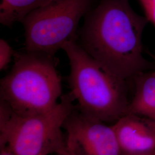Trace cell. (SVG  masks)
I'll return each mask as SVG.
<instances>
[{
  "mask_svg": "<svg viewBox=\"0 0 155 155\" xmlns=\"http://www.w3.org/2000/svg\"><path fill=\"white\" fill-rule=\"evenodd\" d=\"M148 21L133 11L129 0H98L84 17L76 41L127 81L150 68L143 55L142 37Z\"/></svg>",
  "mask_w": 155,
  "mask_h": 155,
  "instance_id": "6da1fadb",
  "label": "cell"
},
{
  "mask_svg": "<svg viewBox=\"0 0 155 155\" xmlns=\"http://www.w3.org/2000/svg\"><path fill=\"white\" fill-rule=\"evenodd\" d=\"M61 49L69 60L70 93L79 110L105 123H115L128 114L127 81L89 55L76 41Z\"/></svg>",
  "mask_w": 155,
  "mask_h": 155,
  "instance_id": "7a4b0ae2",
  "label": "cell"
},
{
  "mask_svg": "<svg viewBox=\"0 0 155 155\" xmlns=\"http://www.w3.org/2000/svg\"><path fill=\"white\" fill-rule=\"evenodd\" d=\"M11 71L1 79L0 97L18 115L29 116L51 110L62 96L61 78L54 55L15 52Z\"/></svg>",
  "mask_w": 155,
  "mask_h": 155,
  "instance_id": "3957f363",
  "label": "cell"
},
{
  "mask_svg": "<svg viewBox=\"0 0 155 155\" xmlns=\"http://www.w3.org/2000/svg\"><path fill=\"white\" fill-rule=\"evenodd\" d=\"M72 95H63L51 110L36 115L15 113L0 100V146L16 155L68 154L63 124L75 106Z\"/></svg>",
  "mask_w": 155,
  "mask_h": 155,
  "instance_id": "277c9868",
  "label": "cell"
},
{
  "mask_svg": "<svg viewBox=\"0 0 155 155\" xmlns=\"http://www.w3.org/2000/svg\"><path fill=\"white\" fill-rule=\"evenodd\" d=\"M98 0H48L21 23L25 50L54 55L67 43L77 41L82 18Z\"/></svg>",
  "mask_w": 155,
  "mask_h": 155,
  "instance_id": "5b68a950",
  "label": "cell"
},
{
  "mask_svg": "<svg viewBox=\"0 0 155 155\" xmlns=\"http://www.w3.org/2000/svg\"><path fill=\"white\" fill-rule=\"evenodd\" d=\"M63 128L70 155H122L112 126L84 114L77 106Z\"/></svg>",
  "mask_w": 155,
  "mask_h": 155,
  "instance_id": "8992f818",
  "label": "cell"
},
{
  "mask_svg": "<svg viewBox=\"0 0 155 155\" xmlns=\"http://www.w3.org/2000/svg\"><path fill=\"white\" fill-rule=\"evenodd\" d=\"M122 154L155 151V121L128 113L111 125Z\"/></svg>",
  "mask_w": 155,
  "mask_h": 155,
  "instance_id": "52a82bcc",
  "label": "cell"
},
{
  "mask_svg": "<svg viewBox=\"0 0 155 155\" xmlns=\"http://www.w3.org/2000/svg\"><path fill=\"white\" fill-rule=\"evenodd\" d=\"M136 89L128 113L155 121V71H145L134 78Z\"/></svg>",
  "mask_w": 155,
  "mask_h": 155,
  "instance_id": "ba28073f",
  "label": "cell"
},
{
  "mask_svg": "<svg viewBox=\"0 0 155 155\" xmlns=\"http://www.w3.org/2000/svg\"><path fill=\"white\" fill-rule=\"evenodd\" d=\"M48 0H1L0 22L10 27L21 22L29 13L43 5Z\"/></svg>",
  "mask_w": 155,
  "mask_h": 155,
  "instance_id": "9c48e42d",
  "label": "cell"
},
{
  "mask_svg": "<svg viewBox=\"0 0 155 155\" xmlns=\"http://www.w3.org/2000/svg\"><path fill=\"white\" fill-rule=\"evenodd\" d=\"M15 52L11 46L4 39L0 40V70H4L8 66Z\"/></svg>",
  "mask_w": 155,
  "mask_h": 155,
  "instance_id": "30bf717a",
  "label": "cell"
},
{
  "mask_svg": "<svg viewBox=\"0 0 155 155\" xmlns=\"http://www.w3.org/2000/svg\"><path fill=\"white\" fill-rule=\"evenodd\" d=\"M144 9L145 17L155 27V0H139Z\"/></svg>",
  "mask_w": 155,
  "mask_h": 155,
  "instance_id": "8fae6325",
  "label": "cell"
},
{
  "mask_svg": "<svg viewBox=\"0 0 155 155\" xmlns=\"http://www.w3.org/2000/svg\"><path fill=\"white\" fill-rule=\"evenodd\" d=\"M0 155H16L6 148H1Z\"/></svg>",
  "mask_w": 155,
  "mask_h": 155,
  "instance_id": "7c38bea8",
  "label": "cell"
},
{
  "mask_svg": "<svg viewBox=\"0 0 155 155\" xmlns=\"http://www.w3.org/2000/svg\"><path fill=\"white\" fill-rule=\"evenodd\" d=\"M122 155H155V151L147 153H134V154H122Z\"/></svg>",
  "mask_w": 155,
  "mask_h": 155,
  "instance_id": "4fadbf2b",
  "label": "cell"
},
{
  "mask_svg": "<svg viewBox=\"0 0 155 155\" xmlns=\"http://www.w3.org/2000/svg\"><path fill=\"white\" fill-rule=\"evenodd\" d=\"M153 58L154 59V61H155V56H153Z\"/></svg>",
  "mask_w": 155,
  "mask_h": 155,
  "instance_id": "5bb4252c",
  "label": "cell"
},
{
  "mask_svg": "<svg viewBox=\"0 0 155 155\" xmlns=\"http://www.w3.org/2000/svg\"></svg>",
  "mask_w": 155,
  "mask_h": 155,
  "instance_id": "9a60e30c",
  "label": "cell"
}]
</instances>
